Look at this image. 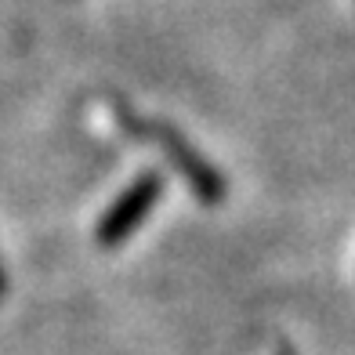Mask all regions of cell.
I'll return each instance as SVG.
<instances>
[{
  "label": "cell",
  "mask_w": 355,
  "mask_h": 355,
  "mask_svg": "<svg viewBox=\"0 0 355 355\" xmlns=\"http://www.w3.org/2000/svg\"><path fill=\"white\" fill-rule=\"evenodd\" d=\"M145 138H153L159 149L167 153V159L178 167V174L185 178V185L192 189V196L203 203H221L225 200V178L218 167L207 164V156H200L192 145L167 123H145Z\"/></svg>",
  "instance_id": "7a4b0ae2"
},
{
  "label": "cell",
  "mask_w": 355,
  "mask_h": 355,
  "mask_svg": "<svg viewBox=\"0 0 355 355\" xmlns=\"http://www.w3.org/2000/svg\"><path fill=\"white\" fill-rule=\"evenodd\" d=\"M159 196H164V174H156V171L138 174L135 182L109 203V211L102 214L98 229H94V239H98L102 247H109V250L120 247L123 239L153 214V207L159 203Z\"/></svg>",
  "instance_id": "6da1fadb"
},
{
  "label": "cell",
  "mask_w": 355,
  "mask_h": 355,
  "mask_svg": "<svg viewBox=\"0 0 355 355\" xmlns=\"http://www.w3.org/2000/svg\"><path fill=\"white\" fill-rule=\"evenodd\" d=\"M8 294V276H4V265H0V297Z\"/></svg>",
  "instance_id": "3957f363"
}]
</instances>
